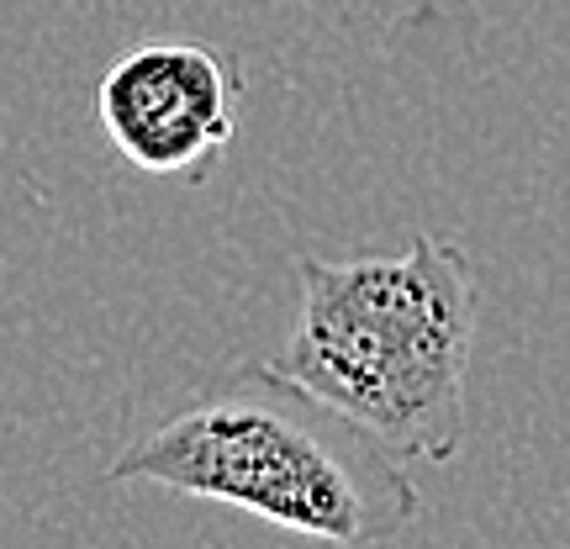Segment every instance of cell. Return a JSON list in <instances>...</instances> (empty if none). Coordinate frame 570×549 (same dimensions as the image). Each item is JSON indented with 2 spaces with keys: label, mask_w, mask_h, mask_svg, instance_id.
I'll return each instance as SVG.
<instances>
[{
  "label": "cell",
  "mask_w": 570,
  "mask_h": 549,
  "mask_svg": "<svg viewBox=\"0 0 570 549\" xmlns=\"http://www.w3.org/2000/svg\"><path fill=\"white\" fill-rule=\"evenodd\" d=\"M106 481L238 508L338 549L386 545L423 512L402 454L275 365H238L127 444Z\"/></svg>",
  "instance_id": "1"
},
{
  "label": "cell",
  "mask_w": 570,
  "mask_h": 549,
  "mask_svg": "<svg viewBox=\"0 0 570 549\" xmlns=\"http://www.w3.org/2000/svg\"><path fill=\"white\" fill-rule=\"evenodd\" d=\"M302 312L275 370L370 428L407 465L465 449V381L481 275L460 244L417 233L402 254L296 265Z\"/></svg>",
  "instance_id": "2"
},
{
  "label": "cell",
  "mask_w": 570,
  "mask_h": 549,
  "mask_svg": "<svg viewBox=\"0 0 570 549\" xmlns=\"http://www.w3.org/2000/svg\"><path fill=\"white\" fill-rule=\"evenodd\" d=\"M106 143L154 180H206L238 138V80L206 42L127 48L96 90Z\"/></svg>",
  "instance_id": "3"
}]
</instances>
